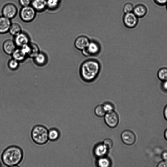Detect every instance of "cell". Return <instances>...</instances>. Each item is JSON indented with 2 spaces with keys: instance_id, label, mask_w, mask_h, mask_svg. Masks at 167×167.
Returning a JSON list of instances; mask_svg holds the SVG:
<instances>
[{
  "instance_id": "d590c367",
  "label": "cell",
  "mask_w": 167,
  "mask_h": 167,
  "mask_svg": "<svg viewBox=\"0 0 167 167\" xmlns=\"http://www.w3.org/2000/svg\"><path fill=\"white\" fill-rule=\"evenodd\" d=\"M164 136L165 139L167 141V129L164 132Z\"/></svg>"
},
{
  "instance_id": "7c38bea8",
  "label": "cell",
  "mask_w": 167,
  "mask_h": 167,
  "mask_svg": "<svg viewBox=\"0 0 167 167\" xmlns=\"http://www.w3.org/2000/svg\"><path fill=\"white\" fill-rule=\"evenodd\" d=\"M12 23L11 19L3 16H0V34L8 32Z\"/></svg>"
},
{
  "instance_id": "ac0fdd59",
  "label": "cell",
  "mask_w": 167,
  "mask_h": 167,
  "mask_svg": "<svg viewBox=\"0 0 167 167\" xmlns=\"http://www.w3.org/2000/svg\"><path fill=\"white\" fill-rule=\"evenodd\" d=\"M60 136V133L58 129L52 128L48 130L49 140L54 142L58 141Z\"/></svg>"
},
{
  "instance_id": "7402d4cb",
  "label": "cell",
  "mask_w": 167,
  "mask_h": 167,
  "mask_svg": "<svg viewBox=\"0 0 167 167\" xmlns=\"http://www.w3.org/2000/svg\"><path fill=\"white\" fill-rule=\"evenodd\" d=\"M61 1L59 0H47V9L51 11H54L58 8Z\"/></svg>"
},
{
  "instance_id": "d6986e66",
  "label": "cell",
  "mask_w": 167,
  "mask_h": 167,
  "mask_svg": "<svg viewBox=\"0 0 167 167\" xmlns=\"http://www.w3.org/2000/svg\"><path fill=\"white\" fill-rule=\"evenodd\" d=\"M108 150V149L103 144H99L95 147L94 153L97 156L100 158L104 157L107 154Z\"/></svg>"
},
{
  "instance_id": "f1b7e54d",
  "label": "cell",
  "mask_w": 167,
  "mask_h": 167,
  "mask_svg": "<svg viewBox=\"0 0 167 167\" xmlns=\"http://www.w3.org/2000/svg\"><path fill=\"white\" fill-rule=\"evenodd\" d=\"M103 144L108 149H111L113 146L112 141L110 139H106L104 140Z\"/></svg>"
},
{
  "instance_id": "4fadbf2b",
  "label": "cell",
  "mask_w": 167,
  "mask_h": 167,
  "mask_svg": "<svg viewBox=\"0 0 167 167\" xmlns=\"http://www.w3.org/2000/svg\"><path fill=\"white\" fill-rule=\"evenodd\" d=\"M30 5L37 12H42L47 9V0H32Z\"/></svg>"
},
{
  "instance_id": "7a4b0ae2",
  "label": "cell",
  "mask_w": 167,
  "mask_h": 167,
  "mask_svg": "<svg viewBox=\"0 0 167 167\" xmlns=\"http://www.w3.org/2000/svg\"><path fill=\"white\" fill-rule=\"evenodd\" d=\"M24 157L23 150L17 146L7 147L3 152L1 156L3 164L8 167L17 166L22 161Z\"/></svg>"
},
{
  "instance_id": "8fae6325",
  "label": "cell",
  "mask_w": 167,
  "mask_h": 167,
  "mask_svg": "<svg viewBox=\"0 0 167 167\" xmlns=\"http://www.w3.org/2000/svg\"><path fill=\"white\" fill-rule=\"evenodd\" d=\"M14 37V41L17 47L19 48L23 47L30 43L29 37L28 34L25 32H22Z\"/></svg>"
},
{
  "instance_id": "4dcf8cb0",
  "label": "cell",
  "mask_w": 167,
  "mask_h": 167,
  "mask_svg": "<svg viewBox=\"0 0 167 167\" xmlns=\"http://www.w3.org/2000/svg\"><path fill=\"white\" fill-rule=\"evenodd\" d=\"M161 89L164 92H167V81L162 82L161 84Z\"/></svg>"
},
{
  "instance_id": "8992f818",
  "label": "cell",
  "mask_w": 167,
  "mask_h": 167,
  "mask_svg": "<svg viewBox=\"0 0 167 167\" xmlns=\"http://www.w3.org/2000/svg\"><path fill=\"white\" fill-rule=\"evenodd\" d=\"M2 16L11 20L16 17L18 13L16 5L12 3L5 4L2 9Z\"/></svg>"
},
{
  "instance_id": "44dd1931",
  "label": "cell",
  "mask_w": 167,
  "mask_h": 167,
  "mask_svg": "<svg viewBox=\"0 0 167 167\" xmlns=\"http://www.w3.org/2000/svg\"><path fill=\"white\" fill-rule=\"evenodd\" d=\"M30 51L28 56L33 58L40 52L38 46L34 43H29Z\"/></svg>"
},
{
  "instance_id": "1f68e13d",
  "label": "cell",
  "mask_w": 167,
  "mask_h": 167,
  "mask_svg": "<svg viewBox=\"0 0 167 167\" xmlns=\"http://www.w3.org/2000/svg\"><path fill=\"white\" fill-rule=\"evenodd\" d=\"M155 3L158 5L161 6L166 5L167 0H154Z\"/></svg>"
},
{
  "instance_id": "f35d334b",
  "label": "cell",
  "mask_w": 167,
  "mask_h": 167,
  "mask_svg": "<svg viewBox=\"0 0 167 167\" xmlns=\"http://www.w3.org/2000/svg\"><path fill=\"white\" fill-rule=\"evenodd\" d=\"M59 1H62V0H59Z\"/></svg>"
},
{
  "instance_id": "74e56055",
  "label": "cell",
  "mask_w": 167,
  "mask_h": 167,
  "mask_svg": "<svg viewBox=\"0 0 167 167\" xmlns=\"http://www.w3.org/2000/svg\"><path fill=\"white\" fill-rule=\"evenodd\" d=\"M166 8H167V3L166 4Z\"/></svg>"
},
{
  "instance_id": "cb8c5ba5",
  "label": "cell",
  "mask_w": 167,
  "mask_h": 167,
  "mask_svg": "<svg viewBox=\"0 0 167 167\" xmlns=\"http://www.w3.org/2000/svg\"><path fill=\"white\" fill-rule=\"evenodd\" d=\"M98 164L99 166L103 167L109 166L111 164L109 159L107 158L104 157H100L98 161Z\"/></svg>"
},
{
  "instance_id": "3957f363",
  "label": "cell",
  "mask_w": 167,
  "mask_h": 167,
  "mask_svg": "<svg viewBox=\"0 0 167 167\" xmlns=\"http://www.w3.org/2000/svg\"><path fill=\"white\" fill-rule=\"evenodd\" d=\"M31 137L33 141L37 145H44L49 140L48 130L44 126L36 125L32 129Z\"/></svg>"
},
{
  "instance_id": "2e32d148",
  "label": "cell",
  "mask_w": 167,
  "mask_h": 167,
  "mask_svg": "<svg viewBox=\"0 0 167 167\" xmlns=\"http://www.w3.org/2000/svg\"><path fill=\"white\" fill-rule=\"evenodd\" d=\"M33 59L35 64L40 66L46 64L48 61L46 55L43 52H40Z\"/></svg>"
},
{
  "instance_id": "d4e9b609",
  "label": "cell",
  "mask_w": 167,
  "mask_h": 167,
  "mask_svg": "<svg viewBox=\"0 0 167 167\" xmlns=\"http://www.w3.org/2000/svg\"><path fill=\"white\" fill-rule=\"evenodd\" d=\"M96 115L98 117H104L106 113L103 105H98L96 107L94 110Z\"/></svg>"
},
{
  "instance_id": "484cf974",
  "label": "cell",
  "mask_w": 167,
  "mask_h": 167,
  "mask_svg": "<svg viewBox=\"0 0 167 167\" xmlns=\"http://www.w3.org/2000/svg\"><path fill=\"white\" fill-rule=\"evenodd\" d=\"M19 63L18 61L13 58L9 61L8 66L11 70H15L18 69L19 66Z\"/></svg>"
},
{
  "instance_id": "4316f807",
  "label": "cell",
  "mask_w": 167,
  "mask_h": 167,
  "mask_svg": "<svg viewBox=\"0 0 167 167\" xmlns=\"http://www.w3.org/2000/svg\"><path fill=\"white\" fill-rule=\"evenodd\" d=\"M134 7L133 4L130 3H126L124 7V11L125 13L133 12Z\"/></svg>"
},
{
  "instance_id": "83f0119b",
  "label": "cell",
  "mask_w": 167,
  "mask_h": 167,
  "mask_svg": "<svg viewBox=\"0 0 167 167\" xmlns=\"http://www.w3.org/2000/svg\"><path fill=\"white\" fill-rule=\"evenodd\" d=\"M103 105L106 113L112 111L114 110V106L111 103H105Z\"/></svg>"
},
{
  "instance_id": "d6a6232c",
  "label": "cell",
  "mask_w": 167,
  "mask_h": 167,
  "mask_svg": "<svg viewBox=\"0 0 167 167\" xmlns=\"http://www.w3.org/2000/svg\"><path fill=\"white\" fill-rule=\"evenodd\" d=\"M158 167H167V160H164L159 163L157 165Z\"/></svg>"
},
{
  "instance_id": "ba28073f",
  "label": "cell",
  "mask_w": 167,
  "mask_h": 167,
  "mask_svg": "<svg viewBox=\"0 0 167 167\" xmlns=\"http://www.w3.org/2000/svg\"><path fill=\"white\" fill-rule=\"evenodd\" d=\"M123 22L127 28L132 29L137 26L139 18L133 12L125 13L123 17Z\"/></svg>"
},
{
  "instance_id": "9c48e42d",
  "label": "cell",
  "mask_w": 167,
  "mask_h": 167,
  "mask_svg": "<svg viewBox=\"0 0 167 167\" xmlns=\"http://www.w3.org/2000/svg\"><path fill=\"white\" fill-rule=\"evenodd\" d=\"M90 39L85 35H80L75 39L74 45L78 50L82 52L85 50L88 46Z\"/></svg>"
},
{
  "instance_id": "5bb4252c",
  "label": "cell",
  "mask_w": 167,
  "mask_h": 167,
  "mask_svg": "<svg viewBox=\"0 0 167 167\" xmlns=\"http://www.w3.org/2000/svg\"><path fill=\"white\" fill-rule=\"evenodd\" d=\"M16 45L14 41L8 39L6 40L3 44V49L6 54L12 55L16 50Z\"/></svg>"
},
{
  "instance_id": "6da1fadb",
  "label": "cell",
  "mask_w": 167,
  "mask_h": 167,
  "mask_svg": "<svg viewBox=\"0 0 167 167\" xmlns=\"http://www.w3.org/2000/svg\"><path fill=\"white\" fill-rule=\"evenodd\" d=\"M101 61L95 57H90L83 61L79 68L80 79L87 84L95 82L100 77L102 71Z\"/></svg>"
},
{
  "instance_id": "8d00e7d4",
  "label": "cell",
  "mask_w": 167,
  "mask_h": 167,
  "mask_svg": "<svg viewBox=\"0 0 167 167\" xmlns=\"http://www.w3.org/2000/svg\"><path fill=\"white\" fill-rule=\"evenodd\" d=\"M2 166V164L1 162H0V167H1Z\"/></svg>"
},
{
  "instance_id": "9a60e30c",
  "label": "cell",
  "mask_w": 167,
  "mask_h": 167,
  "mask_svg": "<svg viewBox=\"0 0 167 167\" xmlns=\"http://www.w3.org/2000/svg\"><path fill=\"white\" fill-rule=\"evenodd\" d=\"M148 12L147 7L143 4H140L136 6L133 11V13L138 18L145 16Z\"/></svg>"
},
{
  "instance_id": "ffe728a7",
  "label": "cell",
  "mask_w": 167,
  "mask_h": 167,
  "mask_svg": "<svg viewBox=\"0 0 167 167\" xmlns=\"http://www.w3.org/2000/svg\"><path fill=\"white\" fill-rule=\"evenodd\" d=\"M9 32L11 35L15 37L22 32L21 27L17 23H12Z\"/></svg>"
},
{
  "instance_id": "603a6c76",
  "label": "cell",
  "mask_w": 167,
  "mask_h": 167,
  "mask_svg": "<svg viewBox=\"0 0 167 167\" xmlns=\"http://www.w3.org/2000/svg\"><path fill=\"white\" fill-rule=\"evenodd\" d=\"M158 78L161 82L167 81V68L163 67L159 69L157 73Z\"/></svg>"
},
{
  "instance_id": "f546056e",
  "label": "cell",
  "mask_w": 167,
  "mask_h": 167,
  "mask_svg": "<svg viewBox=\"0 0 167 167\" xmlns=\"http://www.w3.org/2000/svg\"><path fill=\"white\" fill-rule=\"evenodd\" d=\"M32 1V0H18L19 4L22 7L31 5Z\"/></svg>"
},
{
  "instance_id": "836d02e7",
  "label": "cell",
  "mask_w": 167,
  "mask_h": 167,
  "mask_svg": "<svg viewBox=\"0 0 167 167\" xmlns=\"http://www.w3.org/2000/svg\"><path fill=\"white\" fill-rule=\"evenodd\" d=\"M161 157L164 160H167V151H164L163 152Z\"/></svg>"
},
{
  "instance_id": "52a82bcc",
  "label": "cell",
  "mask_w": 167,
  "mask_h": 167,
  "mask_svg": "<svg viewBox=\"0 0 167 167\" xmlns=\"http://www.w3.org/2000/svg\"><path fill=\"white\" fill-rule=\"evenodd\" d=\"M104 119L106 124L112 128L116 127L119 122L118 114L114 110L106 113L104 116Z\"/></svg>"
},
{
  "instance_id": "5b68a950",
  "label": "cell",
  "mask_w": 167,
  "mask_h": 167,
  "mask_svg": "<svg viewBox=\"0 0 167 167\" xmlns=\"http://www.w3.org/2000/svg\"><path fill=\"white\" fill-rule=\"evenodd\" d=\"M37 13L31 5L22 7L19 12V16L23 21L29 23L35 19Z\"/></svg>"
},
{
  "instance_id": "277c9868",
  "label": "cell",
  "mask_w": 167,
  "mask_h": 167,
  "mask_svg": "<svg viewBox=\"0 0 167 167\" xmlns=\"http://www.w3.org/2000/svg\"><path fill=\"white\" fill-rule=\"evenodd\" d=\"M102 50L100 42L96 39H90L86 48L82 52L83 56L88 58L96 57L101 54Z\"/></svg>"
},
{
  "instance_id": "e0dca14e",
  "label": "cell",
  "mask_w": 167,
  "mask_h": 167,
  "mask_svg": "<svg viewBox=\"0 0 167 167\" xmlns=\"http://www.w3.org/2000/svg\"><path fill=\"white\" fill-rule=\"evenodd\" d=\"M12 55L13 58L19 62L23 61L28 56L21 48L15 50Z\"/></svg>"
},
{
  "instance_id": "e575fe53",
  "label": "cell",
  "mask_w": 167,
  "mask_h": 167,
  "mask_svg": "<svg viewBox=\"0 0 167 167\" xmlns=\"http://www.w3.org/2000/svg\"><path fill=\"white\" fill-rule=\"evenodd\" d=\"M164 115L165 119L167 121V105L165 106L164 109Z\"/></svg>"
},
{
  "instance_id": "30bf717a",
  "label": "cell",
  "mask_w": 167,
  "mask_h": 167,
  "mask_svg": "<svg viewBox=\"0 0 167 167\" xmlns=\"http://www.w3.org/2000/svg\"><path fill=\"white\" fill-rule=\"evenodd\" d=\"M121 139L126 145L128 146L133 145L136 141V136L134 133L130 130H126L122 133Z\"/></svg>"
}]
</instances>
